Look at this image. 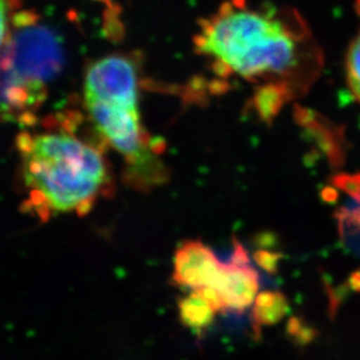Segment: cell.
<instances>
[{"label": "cell", "instance_id": "4", "mask_svg": "<svg viewBox=\"0 0 360 360\" xmlns=\"http://www.w3.org/2000/svg\"><path fill=\"white\" fill-rule=\"evenodd\" d=\"M139 68L135 56L116 53L90 65L84 101L139 108Z\"/></svg>", "mask_w": 360, "mask_h": 360}, {"label": "cell", "instance_id": "12", "mask_svg": "<svg viewBox=\"0 0 360 360\" xmlns=\"http://www.w3.org/2000/svg\"><path fill=\"white\" fill-rule=\"evenodd\" d=\"M15 0H0V52L10 34L13 18L17 13Z\"/></svg>", "mask_w": 360, "mask_h": 360}, {"label": "cell", "instance_id": "13", "mask_svg": "<svg viewBox=\"0 0 360 360\" xmlns=\"http://www.w3.org/2000/svg\"><path fill=\"white\" fill-rule=\"evenodd\" d=\"M282 257H283L282 254L275 253V252H270L267 250H257V253L254 254V260L257 262V266L269 274L277 273Z\"/></svg>", "mask_w": 360, "mask_h": 360}, {"label": "cell", "instance_id": "9", "mask_svg": "<svg viewBox=\"0 0 360 360\" xmlns=\"http://www.w3.org/2000/svg\"><path fill=\"white\" fill-rule=\"evenodd\" d=\"M289 311V302L282 292L278 291H262L259 292L253 309H252V324L255 331H261L264 326H271L283 321Z\"/></svg>", "mask_w": 360, "mask_h": 360}, {"label": "cell", "instance_id": "5", "mask_svg": "<svg viewBox=\"0 0 360 360\" xmlns=\"http://www.w3.org/2000/svg\"><path fill=\"white\" fill-rule=\"evenodd\" d=\"M225 264L214 252L199 240H188L178 247L174 257L172 281L176 285L198 290L201 288L217 289Z\"/></svg>", "mask_w": 360, "mask_h": 360}, {"label": "cell", "instance_id": "8", "mask_svg": "<svg viewBox=\"0 0 360 360\" xmlns=\"http://www.w3.org/2000/svg\"><path fill=\"white\" fill-rule=\"evenodd\" d=\"M178 314L181 324L192 333L201 335L210 329L217 314L212 305L198 291L180 298Z\"/></svg>", "mask_w": 360, "mask_h": 360}, {"label": "cell", "instance_id": "3", "mask_svg": "<svg viewBox=\"0 0 360 360\" xmlns=\"http://www.w3.org/2000/svg\"><path fill=\"white\" fill-rule=\"evenodd\" d=\"M63 65L59 35L32 12H17L0 52V116L30 124Z\"/></svg>", "mask_w": 360, "mask_h": 360}, {"label": "cell", "instance_id": "1", "mask_svg": "<svg viewBox=\"0 0 360 360\" xmlns=\"http://www.w3.org/2000/svg\"><path fill=\"white\" fill-rule=\"evenodd\" d=\"M195 49L211 59L219 77L282 82L304 93L322 70V53L292 11L229 0L201 21Z\"/></svg>", "mask_w": 360, "mask_h": 360}, {"label": "cell", "instance_id": "10", "mask_svg": "<svg viewBox=\"0 0 360 360\" xmlns=\"http://www.w3.org/2000/svg\"><path fill=\"white\" fill-rule=\"evenodd\" d=\"M295 118L298 124L315 139L323 151L331 157V160L335 162L340 160V142L336 141V135H333L331 125L324 121V118L314 114V111L301 107L295 108Z\"/></svg>", "mask_w": 360, "mask_h": 360}, {"label": "cell", "instance_id": "14", "mask_svg": "<svg viewBox=\"0 0 360 360\" xmlns=\"http://www.w3.org/2000/svg\"><path fill=\"white\" fill-rule=\"evenodd\" d=\"M354 198L357 199L359 204H358L356 207L352 208L351 211L345 210V208L340 210L338 219H340V225L349 224L350 227H354V229H358L360 233V193L358 194L357 197Z\"/></svg>", "mask_w": 360, "mask_h": 360}, {"label": "cell", "instance_id": "7", "mask_svg": "<svg viewBox=\"0 0 360 360\" xmlns=\"http://www.w3.org/2000/svg\"><path fill=\"white\" fill-rule=\"evenodd\" d=\"M294 91L282 82H267L257 88L252 98V107L257 117L266 124H273L274 120L280 114L284 104L292 100Z\"/></svg>", "mask_w": 360, "mask_h": 360}, {"label": "cell", "instance_id": "6", "mask_svg": "<svg viewBox=\"0 0 360 360\" xmlns=\"http://www.w3.org/2000/svg\"><path fill=\"white\" fill-rule=\"evenodd\" d=\"M259 288V274L250 264L245 247L234 240L232 255L215 289L221 296L226 311L243 312L253 307Z\"/></svg>", "mask_w": 360, "mask_h": 360}, {"label": "cell", "instance_id": "11", "mask_svg": "<svg viewBox=\"0 0 360 360\" xmlns=\"http://www.w3.org/2000/svg\"><path fill=\"white\" fill-rule=\"evenodd\" d=\"M345 77L347 87L360 104V26L345 56Z\"/></svg>", "mask_w": 360, "mask_h": 360}, {"label": "cell", "instance_id": "2", "mask_svg": "<svg viewBox=\"0 0 360 360\" xmlns=\"http://www.w3.org/2000/svg\"><path fill=\"white\" fill-rule=\"evenodd\" d=\"M77 132L74 124H59L18 137L27 204L41 218L86 214L111 190L103 151Z\"/></svg>", "mask_w": 360, "mask_h": 360}]
</instances>
